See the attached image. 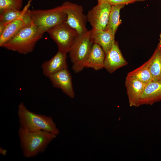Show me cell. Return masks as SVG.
<instances>
[{
	"instance_id": "6da1fadb",
	"label": "cell",
	"mask_w": 161,
	"mask_h": 161,
	"mask_svg": "<svg viewBox=\"0 0 161 161\" xmlns=\"http://www.w3.org/2000/svg\"><path fill=\"white\" fill-rule=\"evenodd\" d=\"M18 134L20 145L26 158L35 157L43 153L57 135L45 131H30L20 127Z\"/></svg>"
},
{
	"instance_id": "7a4b0ae2",
	"label": "cell",
	"mask_w": 161,
	"mask_h": 161,
	"mask_svg": "<svg viewBox=\"0 0 161 161\" xmlns=\"http://www.w3.org/2000/svg\"><path fill=\"white\" fill-rule=\"evenodd\" d=\"M20 127L30 131L42 130L56 135L59 130L51 117L32 112L23 102L18 105L17 111Z\"/></svg>"
},
{
	"instance_id": "3957f363",
	"label": "cell",
	"mask_w": 161,
	"mask_h": 161,
	"mask_svg": "<svg viewBox=\"0 0 161 161\" xmlns=\"http://www.w3.org/2000/svg\"><path fill=\"white\" fill-rule=\"evenodd\" d=\"M43 34L32 22L22 29L2 47L25 55L33 51L36 43L42 38Z\"/></svg>"
},
{
	"instance_id": "277c9868",
	"label": "cell",
	"mask_w": 161,
	"mask_h": 161,
	"mask_svg": "<svg viewBox=\"0 0 161 161\" xmlns=\"http://www.w3.org/2000/svg\"><path fill=\"white\" fill-rule=\"evenodd\" d=\"M91 30L75 38L68 52L72 63V69L76 73L82 71L90 52L93 42L91 38Z\"/></svg>"
},
{
	"instance_id": "5b68a950",
	"label": "cell",
	"mask_w": 161,
	"mask_h": 161,
	"mask_svg": "<svg viewBox=\"0 0 161 161\" xmlns=\"http://www.w3.org/2000/svg\"><path fill=\"white\" fill-rule=\"evenodd\" d=\"M32 23L44 33L57 25L66 22L67 15L62 4L47 10H30Z\"/></svg>"
},
{
	"instance_id": "8992f818",
	"label": "cell",
	"mask_w": 161,
	"mask_h": 161,
	"mask_svg": "<svg viewBox=\"0 0 161 161\" xmlns=\"http://www.w3.org/2000/svg\"><path fill=\"white\" fill-rule=\"evenodd\" d=\"M57 44L58 50L67 53L74 40L79 34L66 22L61 23L47 32Z\"/></svg>"
},
{
	"instance_id": "52a82bcc",
	"label": "cell",
	"mask_w": 161,
	"mask_h": 161,
	"mask_svg": "<svg viewBox=\"0 0 161 161\" xmlns=\"http://www.w3.org/2000/svg\"><path fill=\"white\" fill-rule=\"evenodd\" d=\"M62 5L67 15L66 22L76 30L79 34L87 32V18L83 13L82 6L69 1H65Z\"/></svg>"
},
{
	"instance_id": "ba28073f",
	"label": "cell",
	"mask_w": 161,
	"mask_h": 161,
	"mask_svg": "<svg viewBox=\"0 0 161 161\" xmlns=\"http://www.w3.org/2000/svg\"><path fill=\"white\" fill-rule=\"evenodd\" d=\"M112 6L103 2H98L97 4L88 12L87 20L92 29L104 30L107 25Z\"/></svg>"
},
{
	"instance_id": "9c48e42d",
	"label": "cell",
	"mask_w": 161,
	"mask_h": 161,
	"mask_svg": "<svg viewBox=\"0 0 161 161\" xmlns=\"http://www.w3.org/2000/svg\"><path fill=\"white\" fill-rule=\"evenodd\" d=\"M32 22L30 10L28 9L20 17L5 27L0 35V47H2L22 29Z\"/></svg>"
},
{
	"instance_id": "30bf717a",
	"label": "cell",
	"mask_w": 161,
	"mask_h": 161,
	"mask_svg": "<svg viewBox=\"0 0 161 161\" xmlns=\"http://www.w3.org/2000/svg\"><path fill=\"white\" fill-rule=\"evenodd\" d=\"M48 78L52 86L61 89L70 98L74 97L75 94L73 87L71 75L67 69H63L50 76Z\"/></svg>"
},
{
	"instance_id": "8fae6325",
	"label": "cell",
	"mask_w": 161,
	"mask_h": 161,
	"mask_svg": "<svg viewBox=\"0 0 161 161\" xmlns=\"http://www.w3.org/2000/svg\"><path fill=\"white\" fill-rule=\"evenodd\" d=\"M128 64L122 54L118 42L115 41L111 49L105 54L103 68L112 74Z\"/></svg>"
},
{
	"instance_id": "7c38bea8",
	"label": "cell",
	"mask_w": 161,
	"mask_h": 161,
	"mask_svg": "<svg viewBox=\"0 0 161 161\" xmlns=\"http://www.w3.org/2000/svg\"><path fill=\"white\" fill-rule=\"evenodd\" d=\"M67 53L58 50L51 58L41 64L44 75L48 78L61 70L67 69Z\"/></svg>"
},
{
	"instance_id": "4fadbf2b",
	"label": "cell",
	"mask_w": 161,
	"mask_h": 161,
	"mask_svg": "<svg viewBox=\"0 0 161 161\" xmlns=\"http://www.w3.org/2000/svg\"><path fill=\"white\" fill-rule=\"evenodd\" d=\"M146 84L134 77L127 76L125 85L130 107H137Z\"/></svg>"
},
{
	"instance_id": "5bb4252c",
	"label": "cell",
	"mask_w": 161,
	"mask_h": 161,
	"mask_svg": "<svg viewBox=\"0 0 161 161\" xmlns=\"http://www.w3.org/2000/svg\"><path fill=\"white\" fill-rule=\"evenodd\" d=\"M161 100V80H152L147 83L140 97L137 106L152 105Z\"/></svg>"
},
{
	"instance_id": "9a60e30c",
	"label": "cell",
	"mask_w": 161,
	"mask_h": 161,
	"mask_svg": "<svg viewBox=\"0 0 161 161\" xmlns=\"http://www.w3.org/2000/svg\"><path fill=\"white\" fill-rule=\"evenodd\" d=\"M91 30V38L93 43L99 45L106 54L115 42V35L106 29Z\"/></svg>"
},
{
	"instance_id": "2e32d148",
	"label": "cell",
	"mask_w": 161,
	"mask_h": 161,
	"mask_svg": "<svg viewBox=\"0 0 161 161\" xmlns=\"http://www.w3.org/2000/svg\"><path fill=\"white\" fill-rule=\"evenodd\" d=\"M105 53L98 44H93L86 61L85 67L97 70L103 68Z\"/></svg>"
},
{
	"instance_id": "e0dca14e",
	"label": "cell",
	"mask_w": 161,
	"mask_h": 161,
	"mask_svg": "<svg viewBox=\"0 0 161 161\" xmlns=\"http://www.w3.org/2000/svg\"><path fill=\"white\" fill-rule=\"evenodd\" d=\"M32 0H30L22 10L8 9L0 11V35L9 24L20 17L29 9Z\"/></svg>"
},
{
	"instance_id": "ac0fdd59",
	"label": "cell",
	"mask_w": 161,
	"mask_h": 161,
	"mask_svg": "<svg viewBox=\"0 0 161 161\" xmlns=\"http://www.w3.org/2000/svg\"><path fill=\"white\" fill-rule=\"evenodd\" d=\"M125 5L122 4L111 6L108 23L106 29L109 30L114 35L118 27L122 23L120 19V10Z\"/></svg>"
},
{
	"instance_id": "d6986e66",
	"label": "cell",
	"mask_w": 161,
	"mask_h": 161,
	"mask_svg": "<svg viewBox=\"0 0 161 161\" xmlns=\"http://www.w3.org/2000/svg\"><path fill=\"white\" fill-rule=\"evenodd\" d=\"M150 64L149 59L138 68L128 73L127 75L134 77L147 84L153 80L149 70Z\"/></svg>"
},
{
	"instance_id": "ffe728a7",
	"label": "cell",
	"mask_w": 161,
	"mask_h": 161,
	"mask_svg": "<svg viewBox=\"0 0 161 161\" xmlns=\"http://www.w3.org/2000/svg\"><path fill=\"white\" fill-rule=\"evenodd\" d=\"M149 70L153 80H161V60L157 47L149 59Z\"/></svg>"
},
{
	"instance_id": "44dd1931",
	"label": "cell",
	"mask_w": 161,
	"mask_h": 161,
	"mask_svg": "<svg viewBox=\"0 0 161 161\" xmlns=\"http://www.w3.org/2000/svg\"><path fill=\"white\" fill-rule=\"evenodd\" d=\"M23 0H0V11L8 9L21 10Z\"/></svg>"
},
{
	"instance_id": "7402d4cb",
	"label": "cell",
	"mask_w": 161,
	"mask_h": 161,
	"mask_svg": "<svg viewBox=\"0 0 161 161\" xmlns=\"http://www.w3.org/2000/svg\"><path fill=\"white\" fill-rule=\"evenodd\" d=\"M97 2H103L111 6L123 4L125 5L134 3L141 0H97Z\"/></svg>"
},
{
	"instance_id": "603a6c76",
	"label": "cell",
	"mask_w": 161,
	"mask_h": 161,
	"mask_svg": "<svg viewBox=\"0 0 161 161\" xmlns=\"http://www.w3.org/2000/svg\"><path fill=\"white\" fill-rule=\"evenodd\" d=\"M0 153L3 155L5 156L7 153V150L6 149L0 148Z\"/></svg>"
},
{
	"instance_id": "cb8c5ba5",
	"label": "cell",
	"mask_w": 161,
	"mask_h": 161,
	"mask_svg": "<svg viewBox=\"0 0 161 161\" xmlns=\"http://www.w3.org/2000/svg\"><path fill=\"white\" fill-rule=\"evenodd\" d=\"M157 47H158L159 50L160 58L161 60V45L158 43Z\"/></svg>"
},
{
	"instance_id": "d4e9b609",
	"label": "cell",
	"mask_w": 161,
	"mask_h": 161,
	"mask_svg": "<svg viewBox=\"0 0 161 161\" xmlns=\"http://www.w3.org/2000/svg\"><path fill=\"white\" fill-rule=\"evenodd\" d=\"M159 44L161 45V33L160 35L159 42Z\"/></svg>"
},
{
	"instance_id": "484cf974",
	"label": "cell",
	"mask_w": 161,
	"mask_h": 161,
	"mask_svg": "<svg viewBox=\"0 0 161 161\" xmlns=\"http://www.w3.org/2000/svg\"><path fill=\"white\" fill-rule=\"evenodd\" d=\"M146 0H141V1H145Z\"/></svg>"
}]
</instances>
